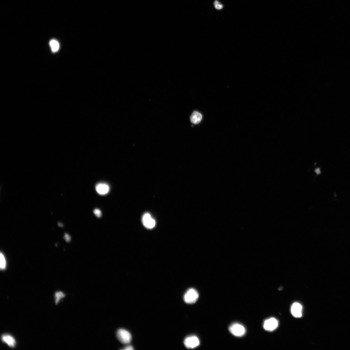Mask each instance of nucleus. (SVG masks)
<instances>
[{
	"label": "nucleus",
	"mask_w": 350,
	"mask_h": 350,
	"mask_svg": "<svg viewBox=\"0 0 350 350\" xmlns=\"http://www.w3.org/2000/svg\"><path fill=\"white\" fill-rule=\"evenodd\" d=\"M65 296V295L62 292H56L55 295L56 304H57L59 302V300L61 299L64 297Z\"/></svg>",
	"instance_id": "nucleus-12"
},
{
	"label": "nucleus",
	"mask_w": 350,
	"mask_h": 350,
	"mask_svg": "<svg viewBox=\"0 0 350 350\" xmlns=\"http://www.w3.org/2000/svg\"><path fill=\"white\" fill-rule=\"evenodd\" d=\"M214 5L215 8L218 10H220L223 8V5L220 4L218 1H216L214 2Z\"/></svg>",
	"instance_id": "nucleus-14"
},
{
	"label": "nucleus",
	"mask_w": 350,
	"mask_h": 350,
	"mask_svg": "<svg viewBox=\"0 0 350 350\" xmlns=\"http://www.w3.org/2000/svg\"><path fill=\"white\" fill-rule=\"evenodd\" d=\"M0 260H1V263H0V267L1 269H5L6 266V260L4 255L3 254L1 253V257H0Z\"/></svg>",
	"instance_id": "nucleus-13"
},
{
	"label": "nucleus",
	"mask_w": 350,
	"mask_h": 350,
	"mask_svg": "<svg viewBox=\"0 0 350 350\" xmlns=\"http://www.w3.org/2000/svg\"><path fill=\"white\" fill-rule=\"evenodd\" d=\"M202 116L199 112L194 111L191 115L190 119L191 122L194 124L199 123L202 120Z\"/></svg>",
	"instance_id": "nucleus-10"
},
{
	"label": "nucleus",
	"mask_w": 350,
	"mask_h": 350,
	"mask_svg": "<svg viewBox=\"0 0 350 350\" xmlns=\"http://www.w3.org/2000/svg\"><path fill=\"white\" fill-rule=\"evenodd\" d=\"M291 311L292 315L296 318H300L302 316V307L299 303L296 302L293 304Z\"/></svg>",
	"instance_id": "nucleus-7"
},
{
	"label": "nucleus",
	"mask_w": 350,
	"mask_h": 350,
	"mask_svg": "<svg viewBox=\"0 0 350 350\" xmlns=\"http://www.w3.org/2000/svg\"><path fill=\"white\" fill-rule=\"evenodd\" d=\"M199 297V293L197 290L191 288L188 290L184 295V300L186 303L192 304L197 301Z\"/></svg>",
	"instance_id": "nucleus-1"
},
{
	"label": "nucleus",
	"mask_w": 350,
	"mask_h": 350,
	"mask_svg": "<svg viewBox=\"0 0 350 350\" xmlns=\"http://www.w3.org/2000/svg\"><path fill=\"white\" fill-rule=\"evenodd\" d=\"M117 338L120 341L124 344L130 343L132 339L130 333L124 329H120L117 332Z\"/></svg>",
	"instance_id": "nucleus-2"
},
{
	"label": "nucleus",
	"mask_w": 350,
	"mask_h": 350,
	"mask_svg": "<svg viewBox=\"0 0 350 350\" xmlns=\"http://www.w3.org/2000/svg\"><path fill=\"white\" fill-rule=\"evenodd\" d=\"M142 222L143 225L147 228H153L156 225V221L148 213H145L142 217Z\"/></svg>",
	"instance_id": "nucleus-5"
},
{
	"label": "nucleus",
	"mask_w": 350,
	"mask_h": 350,
	"mask_svg": "<svg viewBox=\"0 0 350 350\" xmlns=\"http://www.w3.org/2000/svg\"><path fill=\"white\" fill-rule=\"evenodd\" d=\"M64 238L66 241L67 242H69L71 240V237L68 235V234L65 233Z\"/></svg>",
	"instance_id": "nucleus-16"
},
{
	"label": "nucleus",
	"mask_w": 350,
	"mask_h": 350,
	"mask_svg": "<svg viewBox=\"0 0 350 350\" xmlns=\"http://www.w3.org/2000/svg\"><path fill=\"white\" fill-rule=\"evenodd\" d=\"M1 340L3 342L6 343L11 348H14L16 344L15 339L10 335H2L1 336Z\"/></svg>",
	"instance_id": "nucleus-9"
},
{
	"label": "nucleus",
	"mask_w": 350,
	"mask_h": 350,
	"mask_svg": "<svg viewBox=\"0 0 350 350\" xmlns=\"http://www.w3.org/2000/svg\"><path fill=\"white\" fill-rule=\"evenodd\" d=\"M94 213L95 215L98 217H100L102 215L101 211L98 209H95L94 210Z\"/></svg>",
	"instance_id": "nucleus-15"
},
{
	"label": "nucleus",
	"mask_w": 350,
	"mask_h": 350,
	"mask_svg": "<svg viewBox=\"0 0 350 350\" xmlns=\"http://www.w3.org/2000/svg\"><path fill=\"white\" fill-rule=\"evenodd\" d=\"M230 332L234 336L241 337L245 334L246 329L239 323H235L231 325L229 328Z\"/></svg>",
	"instance_id": "nucleus-3"
},
{
	"label": "nucleus",
	"mask_w": 350,
	"mask_h": 350,
	"mask_svg": "<svg viewBox=\"0 0 350 350\" xmlns=\"http://www.w3.org/2000/svg\"><path fill=\"white\" fill-rule=\"evenodd\" d=\"M200 344L199 338L195 336H191L186 338L184 340V344L189 349H194L197 347Z\"/></svg>",
	"instance_id": "nucleus-4"
},
{
	"label": "nucleus",
	"mask_w": 350,
	"mask_h": 350,
	"mask_svg": "<svg viewBox=\"0 0 350 350\" xmlns=\"http://www.w3.org/2000/svg\"><path fill=\"white\" fill-rule=\"evenodd\" d=\"M50 45L53 52H56L58 51L59 48L58 42L54 39L52 40L50 42Z\"/></svg>",
	"instance_id": "nucleus-11"
},
{
	"label": "nucleus",
	"mask_w": 350,
	"mask_h": 350,
	"mask_svg": "<svg viewBox=\"0 0 350 350\" xmlns=\"http://www.w3.org/2000/svg\"><path fill=\"white\" fill-rule=\"evenodd\" d=\"M124 350H133L134 348L133 346H126L123 349H122Z\"/></svg>",
	"instance_id": "nucleus-17"
},
{
	"label": "nucleus",
	"mask_w": 350,
	"mask_h": 350,
	"mask_svg": "<svg viewBox=\"0 0 350 350\" xmlns=\"http://www.w3.org/2000/svg\"><path fill=\"white\" fill-rule=\"evenodd\" d=\"M96 190L98 194L105 195L108 193L110 190V187L108 185L104 183H100L96 186Z\"/></svg>",
	"instance_id": "nucleus-8"
},
{
	"label": "nucleus",
	"mask_w": 350,
	"mask_h": 350,
	"mask_svg": "<svg viewBox=\"0 0 350 350\" xmlns=\"http://www.w3.org/2000/svg\"><path fill=\"white\" fill-rule=\"evenodd\" d=\"M58 225L60 227H62L63 226V224H62L61 223H59L58 224Z\"/></svg>",
	"instance_id": "nucleus-18"
},
{
	"label": "nucleus",
	"mask_w": 350,
	"mask_h": 350,
	"mask_svg": "<svg viewBox=\"0 0 350 350\" xmlns=\"http://www.w3.org/2000/svg\"><path fill=\"white\" fill-rule=\"evenodd\" d=\"M278 326V320L275 318H272L267 319L264 322V328L266 331H274Z\"/></svg>",
	"instance_id": "nucleus-6"
}]
</instances>
